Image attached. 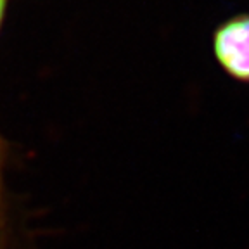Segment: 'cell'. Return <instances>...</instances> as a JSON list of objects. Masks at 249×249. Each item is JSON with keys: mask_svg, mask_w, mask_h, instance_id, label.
<instances>
[{"mask_svg": "<svg viewBox=\"0 0 249 249\" xmlns=\"http://www.w3.org/2000/svg\"><path fill=\"white\" fill-rule=\"evenodd\" d=\"M211 51L227 76L249 85V12L233 14L218 24L211 36Z\"/></svg>", "mask_w": 249, "mask_h": 249, "instance_id": "obj_1", "label": "cell"}, {"mask_svg": "<svg viewBox=\"0 0 249 249\" xmlns=\"http://www.w3.org/2000/svg\"><path fill=\"white\" fill-rule=\"evenodd\" d=\"M7 4H9V0H0V31H2V24H4V19H5Z\"/></svg>", "mask_w": 249, "mask_h": 249, "instance_id": "obj_2", "label": "cell"}]
</instances>
